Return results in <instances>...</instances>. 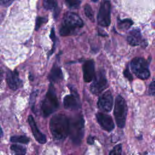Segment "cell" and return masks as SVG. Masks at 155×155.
Masks as SVG:
<instances>
[{"mask_svg":"<svg viewBox=\"0 0 155 155\" xmlns=\"http://www.w3.org/2000/svg\"><path fill=\"white\" fill-rule=\"evenodd\" d=\"M50 130L53 138L58 140L64 139L68 134L69 120L64 114L54 115L50 120Z\"/></svg>","mask_w":155,"mask_h":155,"instance_id":"obj_1","label":"cell"},{"mask_svg":"<svg viewBox=\"0 0 155 155\" xmlns=\"http://www.w3.org/2000/svg\"><path fill=\"white\" fill-rule=\"evenodd\" d=\"M84 26V22L81 18L75 13L68 12L63 18L61 26L59 29V34L62 36L73 35L75 31Z\"/></svg>","mask_w":155,"mask_h":155,"instance_id":"obj_2","label":"cell"},{"mask_svg":"<svg viewBox=\"0 0 155 155\" xmlns=\"http://www.w3.org/2000/svg\"><path fill=\"white\" fill-rule=\"evenodd\" d=\"M68 134L75 145H80L84 135V119L82 115L73 117L69 120Z\"/></svg>","mask_w":155,"mask_h":155,"instance_id":"obj_3","label":"cell"},{"mask_svg":"<svg viewBox=\"0 0 155 155\" xmlns=\"http://www.w3.org/2000/svg\"><path fill=\"white\" fill-rule=\"evenodd\" d=\"M59 106L55 89L52 84H50L44 99L42 102L41 111L44 117L48 116L54 112Z\"/></svg>","mask_w":155,"mask_h":155,"instance_id":"obj_4","label":"cell"},{"mask_svg":"<svg viewBox=\"0 0 155 155\" xmlns=\"http://www.w3.org/2000/svg\"><path fill=\"white\" fill-rule=\"evenodd\" d=\"M130 67L133 73L139 79L145 80L149 78L150 72L148 62L142 58L136 57L130 62Z\"/></svg>","mask_w":155,"mask_h":155,"instance_id":"obj_5","label":"cell"},{"mask_svg":"<svg viewBox=\"0 0 155 155\" xmlns=\"http://www.w3.org/2000/svg\"><path fill=\"white\" fill-rule=\"evenodd\" d=\"M127 113V106L125 99L120 96L118 95L114 103V116L117 124L119 128H124L125 125Z\"/></svg>","mask_w":155,"mask_h":155,"instance_id":"obj_6","label":"cell"},{"mask_svg":"<svg viewBox=\"0 0 155 155\" xmlns=\"http://www.w3.org/2000/svg\"><path fill=\"white\" fill-rule=\"evenodd\" d=\"M97 23L102 27H108L111 22V2L110 0H102L97 16Z\"/></svg>","mask_w":155,"mask_h":155,"instance_id":"obj_7","label":"cell"},{"mask_svg":"<svg viewBox=\"0 0 155 155\" xmlns=\"http://www.w3.org/2000/svg\"><path fill=\"white\" fill-rule=\"evenodd\" d=\"M108 87V82L104 70H100L95 74L90 85V91L94 94H99Z\"/></svg>","mask_w":155,"mask_h":155,"instance_id":"obj_8","label":"cell"},{"mask_svg":"<svg viewBox=\"0 0 155 155\" xmlns=\"http://www.w3.org/2000/svg\"><path fill=\"white\" fill-rule=\"evenodd\" d=\"M113 99L110 90L104 93L99 98L97 101L98 108L104 112H110L113 107Z\"/></svg>","mask_w":155,"mask_h":155,"instance_id":"obj_9","label":"cell"},{"mask_svg":"<svg viewBox=\"0 0 155 155\" xmlns=\"http://www.w3.org/2000/svg\"><path fill=\"white\" fill-rule=\"evenodd\" d=\"M6 81L9 88L13 90H16L19 88L22 84V81L19 78L18 71L16 70L13 71H8L7 73Z\"/></svg>","mask_w":155,"mask_h":155,"instance_id":"obj_10","label":"cell"},{"mask_svg":"<svg viewBox=\"0 0 155 155\" xmlns=\"http://www.w3.org/2000/svg\"><path fill=\"white\" fill-rule=\"evenodd\" d=\"M96 116L99 124L104 130L107 131H111L113 130L114 124L110 116L103 113H98Z\"/></svg>","mask_w":155,"mask_h":155,"instance_id":"obj_11","label":"cell"},{"mask_svg":"<svg viewBox=\"0 0 155 155\" xmlns=\"http://www.w3.org/2000/svg\"><path fill=\"white\" fill-rule=\"evenodd\" d=\"M64 107L67 110H77L81 107V102L77 93L66 95L63 101Z\"/></svg>","mask_w":155,"mask_h":155,"instance_id":"obj_12","label":"cell"},{"mask_svg":"<svg viewBox=\"0 0 155 155\" xmlns=\"http://www.w3.org/2000/svg\"><path fill=\"white\" fill-rule=\"evenodd\" d=\"M83 78L84 80L86 82H91L94 76V63L93 60L86 61L82 65Z\"/></svg>","mask_w":155,"mask_h":155,"instance_id":"obj_13","label":"cell"},{"mask_svg":"<svg viewBox=\"0 0 155 155\" xmlns=\"http://www.w3.org/2000/svg\"><path fill=\"white\" fill-rule=\"evenodd\" d=\"M28 122L30 126L33 134L35 139L40 143H44L46 142L47 139L44 134H43L38 129L37 125L31 115H29L28 117Z\"/></svg>","mask_w":155,"mask_h":155,"instance_id":"obj_14","label":"cell"},{"mask_svg":"<svg viewBox=\"0 0 155 155\" xmlns=\"http://www.w3.org/2000/svg\"><path fill=\"white\" fill-rule=\"evenodd\" d=\"M142 41L141 33L139 29H133L127 37V42L132 46H136L140 44Z\"/></svg>","mask_w":155,"mask_h":155,"instance_id":"obj_15","label":"cell"},{"mask_svg":"<svg viewBox=\"0 0 155 155\" xmlns=\"http://www.w3.org/2000/svg\"><path fill=\"white\" fill-rule=\"evenodd\" d=\"M63 78L61 68L57 65L54 64L50 70L48 75L49 80L52 82H58Z\"/></svg>","mask_w":155,"mask_h":155,"instance_id":"obj_16","label":"cell"},{"mask_svg":"<svg viewBox=\"0 0 155 155\" xmlns=\"http://www.w3.org/2000/svg\"><path fill=\"white\" fill-rule=\"evenodd\" d=\"M10 150L14 155H25L26 149L19 145L13 144L10 146Z\"/></svg>","mask_w":155,"mask_h":155,"instance_id":"obj_17","label":"cell"},{"mask_svg":"<svg viewBox=\"0 0 155 155\" xmlns=\"http://www.w3.org/2000/svg\"><path fill=\"white\" fill-rule=\"evenodd\" d=\"M133 22L130 19H119L118 20V26L121 30H127L133 24Z\"/></svg>","mask_w":155,"mask_h":155,"instance_id":"obj_18","label":"cell"},{"mask_svg":"<svg viewBox=\"0 0 155 155\" xmlns=\"http://www.w3.org/2000/svg\"><path fill=\"white\" fill-rule=\"evenodd\" d=\"M10 141L14 143H28L30 139L25 136H13L10 137Z\"/></svg>","mask_w":155,"mask_h":155,"instance_id":"obj_19","label":"cell"},{"mask_svg":"<svg viewBox=\"0 0 155 155\" xmlns=\"http://www.w3.org/2000/svg\"><path fill=\"white\" fill-rule=\"evenodd\" d=\"M43 6L45 10L56 9V0H43Z\"/></svg>","mask_w":155,"mask_h":155,"instance_id":"obj_20","label":"cell"},{"mask_svg":"<svg viewBox=\"0 0 155 155\" xmlns=\"http://www.w3.org/2000/svg\"><path fill=\"white\" fill-rule=\"evenodd\" d=\"M84 13H85L86 16L91 22H94V21L93 11L92 10V8L91 7V6L89 4H85V6H84Z\"/></svg>","mask_w":155,"mask_h":155,"instance_id":"obj_21","label":"cell"},{"mask_svg":"<svg viewBox=\"0 0 155 155\" xmlns=\"http://www.w3.org/2000/svg\"><path fill=\"white\" fill-rule=\"evenodd\" d=\"M68 6L71 8H78L80 4L81 0H65Z\"/></svg>","mask_w":155,"mask_h":155,"instance_id":"obj_22","label":"cell"},{"mask_svg":"<svg viewBox=\"0 0 155 155\" xmlns=\"http://www.w3.org/2000/svg\"><path fill=\"white\" fill-rule=\"evenodd\" d=\"M121 154H122V145L120 143L115 145L109 154V155H121Z\"/></svg>","mask_w":155,"mask_h":155,"instance_id":"obj_23","label":"cell"},{"mask_svg":"<svg viewBox=\"0 0 155 155\" xmlns=\"http://www.w3.org/2000/svg\"><path fill=\"white\" fill-rule=\"evenodd\" d=\"M47 21V18L45 17H37L36 21V25H35V30H38L41 25L45 23Z\"/></svg>","mask_w":155,"mask_h":155,"instance_id":"obj_24","label":"cell"},{"mask_svg":"<svg viewBox=\"0 0 155 155\" xmlns=\"http://www.w3.org/2000/svg\"><path fill=\"white\" fill-rule=\"evenodd\" d=\"M50 38L52 40V41L53 42V48L51 50V51H50V53H49V55L53 53V52L54 51V44H55V41H56V36H55V33H54V28H53L51 30V33H50Z\"/></svg>","mask_w":155,"mask_h":155,"instance_id":"obj_25","label":"cell"},{"mask_svg":"<svg viewBox=\"0 0 155 155\" xmlns=\"http://www.w3.org/2000/svg\"><path fill=\"white\" fill-rule=\"evenodd\" d=\"M148 93L150 94L155 96V81L150 83L148 88Z\"/></svg>","mask_w":155,"mask_h":155,"instance_id":"obj_26","label":"cell"},{"mask_svg":"<svg viewBox=\"0 0 155 155\" xmlns=\"http://www.w3.org/2000/svg\"><path fill=\"white\" fill-rule=\"evenodd\" d=\"M124 76L127 78L129 81H133V76L131 75V74L130 73V70H129V68L128 67H127V68L125 69L124 71Z\"/></svg>","mask_w":155,"mask_h":155,"instance_id":"obj_27","label":"cell"},{"mask_svg":"<svg viewBox=\"0 0 155 155\" xmlns=\"http://www.w3.org/2000/svg\"><path fill=\"white\" fill-rule=\"evenodd\" d=\"M37 95V92L34 91L31 94L30 96V104L31 105V109L33 110H34V105H35V98Z\"/></svg>","mask_w":155,"mask_h":155,"instance_id":"obj_28","label":"cell"},{"mask_svg":"<svg viewBox=\"0 0 155 155\" xmlns=\"http://www.w3.org/2000/svg\"><path fill=\"white\" fill-rule=\"evenodd\" d=\"M14 0H0V5H10Z\"/></svg>","mask_w":155,"mask_h":155,"instance_id":"obj_29","label":"cell"},{"mask_svg":"<svg viewBox=\"0 0 155 155\" xmlns=\"http://www.w3.org/2000/svg\"><path fill=\"white\" fill-rule=\"evenodd\" d=\"M94 142V137H92V136H88V139H87V142H88V143L91 145V144H93Z\"/></svg>","mask_w":155,"mask_h":155,"instance_id":"obj_30","label":"cell"},{"mask_svg":"<svg viewBox=\"0 0 155 155\" xmlns=\"http://www.w3.org/2000/svg\"><path fill=\"white\" fill-rule=\"evenodd\" d=\"M3 136V131H2V130L0 126V137H1L2 136Z\"/></svg>","mask_w":155,"mask_h":155,"instance_id":"obj_31","label":"cell"},{"mask_svg":"<svg viewBox=\"0 0 155 155\" xmlns=\"http://www.w3.org/2000/svg\"><path fill=\"white\" fill-rule=\"evenodd\" d=\"M91 1H92L93 2H97L98 0H91Z\"/></svg>","mask_w":155,"mask_h":155,"instance_id":"obj_32","label":"cell"}]
</instances>
